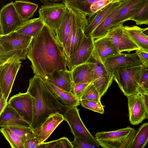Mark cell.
Returning <instances> with one entry per match:
<instances>
[{
	"mask_svg": "<svg viewBox=\"0 0 148 148\" xmlns=\"http://www.w3.org/2000/svg\"><path fill=\"white\" fill-rule=\"evenodd\" d=\"M27 58L34 73L43 79L56 69L68 70L64 48L55 31L45 25L33 38Z\"/></svg>",
	"mask_w": 148,
	"mask_h": 148,
	"instance_id": "6da1fadb",
	"label": "cell"
},
{
	"mask_svg": "<svg viewBox=\"0 0 148 148\" xmlns=\"http://www.w3.org/2000/svg\"><path fill=\"white\" fill-rule=\"evenodd\" d=\"M27 91L32 100L33 119L30 128L34 132L52 114L58 113L63 116L70 108L59 101L45 80L38 75H35L29 79Z\"/></svg>",
	"mask_w": 148,
	"mask_h": 148,
	"instance_id": "7a4b0ae2",
	"label": "cell"
},
{
	"mask_svg": "<svg viewBox=\"0 0 148 148\" xmlns=\"http://www.w3.org/2000/svg\"><path fill=\"white\" fill-rule=\"evenodd\" d=\"M33 38L16 31L0 36V65L12 58L25 60Z\"/></svg>",
	"mask_w": 148,
	"mask_h": 148,
	"instance_id": "3957f363",
	"label": "cell"
},
{
	"mask_svg": "<svg viewBox=\"0 0 148 148\" xmlns=\"http://www.w3.org/2000/svg\"><path fill=\"white\" fill-rule=\"evenodd\" d=\"M144 65L126 66L116 69L113 73V80L126 97L138 92Z\"/></svg>",
	"mask_w": 148,
	"mask_h": 148,
	"instance_id": "277c9868",
	"label": "cell"
},
{
	"mask_svg": "<svg viewBox=\"0 0 148 148\" xmlns=\"http://www.w3.org/2000/svg\"><path fill=\"white\" fill-rule=\"evenodd\" d=\"M71 8L72 11V27L64 49L66 60L75 54L81 44L88 23L87 15L78 10Z\"/></svg>",
	"mask_w": 148,
	"mask_h": 148,
	"instance_id": "5b68a950",
	"label": "cell"
},
{
	"mask_svg": "<svg viewBox=\"0 0 148 148\" xmlns=\"http://www.w3.org/2000/svg\"><path fill=\"white\" fill-rule=\"evenodd\" d=\"M136 133L129 126L118 130L97 132L95 135L99 145L104 148H129Z\"/></svg>",
	"mask_w": 148,
	"mask_h": 148,
	"instance_id": "8992f818",
	"label": "cell"
},
{
	"mask_svg": "<svg viewBox=\"0 0 148 148\" xmlns=\"http://www.w3.org/2000/svg\"><path fill=\"white\" fill-rule=\"evenodd\" d=\"M79 111L77 107L70 108L63 116L64 120L69 124L74 137L80 138L96 147H99L100 145L96 137L90 133L83 123Z\"/></svg>",
	"mask_w": 148,
	"mask_h": 148,
	"instance_id": "52a82bcc",
	"label": "cell"
},
{
	"mask_svg": "<svg viewBox=\"0 0 148 148\" xmlns=\"http://www.w3.org/2000/svg\"><path fill=\"white\" fill-rule=\"evenodd\" d=\"M66 9L63 2L46 3L39 8V17L45 25L55 32L62 23Z\"/></svg>",
	"mask_w": 148,
	"mask_h": 148,
	"instance_id": "ba28073f",
	"label": "cell"
},
{
	"mask_svg": "<svg viewBox=\"0 0 148 148\" xmlns=\"http://www.w3.org/2000/svg\"><path fill=\"white\" fill-rule=\"evenodd\" d=\"M21 63L20 60L12 58L0 65V92L7 101Z\"/></svg>",
	"mask_w": 148,
	"mask_h": 148,
	"instance_id": "9c48e42d",
	"label": "cell"
},
{
	"mask_svg": "<svg viewBox=\"0 0 148 148\" xmlns=\"http://www.w3.org/2000/svg\"><path fill=\"white\" fill-rule=\"evenodd\" d=\"M24 22L21 19L11 2L1 8L0 12V36L16 31Z\"/></svg>",
	"mask_w": 148,
	"mask_h": 148,
	"instance_id": "30bf717a",
	"label": "cell"
},
{
	"mask_svg": "<svg viewBox=\"0 0 148 148\" xmlns=\"http://www.w3.org/2000/svg\"><path fill=\"white\" fill-rule=\"evenodd\" d=\"M105 35L117 47L121 53L123 51L129 53L140 49L129 36L123 24L111 28Z\"/></svg>",
	"mask_w": 148,
	"mask_h": 148,
	"instance_id": "8fae6325",
	"label": "cell"
},
{
	"mask_svg": "<svg viewBox=\"0 0 148 148\" xmlns=\"http://www.w3.org/2000/svg\"><path fill=\"white\" fill-rule=\"evenodd\" d=\"M95 39L91 35L84 36L81 44L75 54L66 60V65L71 71L76 66L93 59Z\"/></svg>",
	"mask_w": 148,
	"mask_h": 148,
	"instance_id": "7c38bea8",
	"label": "cell"
},
{
	"mask_svg": "<svg viewBox=\"0 0 148 148\" xmlns=\"http://www.w3.org/2000/svg\"><path fill=\"white\" fill-rule=\"evenodd\" d=\"M8 103L24 120L31 124L33 116L32 100V96L27 91L13 95Z\"/></svg>",
	"mask_w": 148,
	"mask_h": 148,
	"instance_id": "4fadbf2b",
	"label": "cell"
},
{
	"mask_svg": "<svg viewBox=\"0 0 148 148\" xmlns=\"http://www.w3.org/2000/svg\"><path fill=\"white\" fill-rule=\"evenodd\" d=\"M128 99L129 120L133 125H138L147 119L143 93L138 91L127 97Z\"/></svg>",
	"mask_w": 148,
	"mask_h": 148,
	"instance_id": "5bb4252c",
	"label": "cell"
},
{
	"mask_svg": "<svg viewBox=\"0 0 148 148\" xmlns=\"http://www.w3.org/2000/svg\"><path fill=\"white\" fill-rule=\"evenodd\" d=\"M120 53L117 47L106 35L95 40L92 54L94 60L103 64L106 59Z\"/></svg>",
	"mask_w": 148,
	"mask_h": 148,
	"instance_id": "9a60e30c",
	"label": "cell"
},
{
	"mask_svg": "<svg viewBox=\"0 0 148 148\" xmlns=\"http://www.w3.org/2000/svg\"><path fill=\"white\" fill-rule=\"evenodd\" d=\"M92 60L95 64V77L92 83L98 91L101 98L112 84L113 75L107 70L103 64L93 59Z\"/></svg>",
	"mask_w": 148,
	"mask_h": 148,
	"instance_id": "2e32d148",
	"label": "cell"
},
{
	"mask_svg": "<svg viewBox=\"0 0 148 148\" xmlns=\"http://www.w3.org/2000/svg\"><path fill=\"white\" fill-rule=\"evenodd\" d=\"M103 64L107 70L113 74L116 69L122 66L143 64L135 52L132 53H120L106 59Z\"/></svg>",
	"mask_w": 148,
	"mask_h": 148,
	"instance_id": "e0dca14e",
	"label": "cell"
},
{
	"mask_svg": "<svg viewBox=\"0 0 148 148\" xmlns=\"http://www.w3.org/2000/svg\"><path fill=\"white\" fill-rule=\"evenodd\" d=\"M146 0H129L115 17L112 27L125 22L136 15L143 8Z\"/></svg>",
	"mask_w": 148,
	"mask_h": 148,
	"instance_id": "ac0fdd59",
	"label": "cell"
},
{
	"mask_svg": "<svg viewBox=\"0 0 148 148\" xmlns=\"http://www.w3.org/2000/svg\"><path fill=\"white\" fill-rule=\"evenodd\" d=\"M94 65L91 60L74 67L71 71L73 84L92 83L95 77Z\"/></svg>",
	"mask_w": 148,
	"mask_h": 148,
	"instance_id": "d6986e66",
	"label": "cell"
},
{
	"mask_svg": "<svg viewBox=\"0 0 148 148\" xmlns=\"http://www.w3.org/2000/svg\"><path fill=\"white\" fill-rule=\"evenodd\" d=\"M64 120L63 115L59 113L49 116L40 128L34 132L35 137L41 142H44L49 137L58 125Z\"/></svg>",
	"mask_w": 148,
	"mask_h": 148,
	"instance_id": "ffe728a7",
	"label": "cell"
},
{
	"mask_svg": "<svg viewBox=\"0 0 148 148\" xmlns=\"http://www.w3.org/2000/svg\"><path fill=\"white\" fill-rule=\"evenodd\" d=\"M43 79L62 90L71 92L73 82L71 71L68 70L56 69Z\"/></svg>",
	"mask_w": 148,
	"mask_h": 148,
	"instance_id": "44dd1931",
	"label": "cell"
},
{
	"mask_svg": "<svg viewBox=\"0 0 148 148\" xmlns=\"http://www.w3.org/2000/svg\"><path fill=\"white\" fill-rule=\"evenodd\" d=\"M30 124L24 120L17 112L7 104L0 114V127H1L19 126L30 127Z\"/></svg>",
	"mask_w": 148,
	"mask_h": 148,
	"instance_id": "7402d4cb",
	"label": "cell"
},
{
	"mask_svg": "<svg viewBox=\"0 0 148 148\" xmlns=\"http://www.w3.org/2000/svg\"><path fill=\"white\" fill-rule=\"evenodd\" d=\"M121 2H113L95 13L88 20V25L85 30V35L91 36L95 29L121 3Z\"/></svg>",
	"mask_w": 148,
	"mask_h": 148,
	"instance_id": "603a6c76",
	"label": "cell"
},
{
	"mask_svg": "<svg viewBox=\"0 0 148 148\" xmlns=\"http://www.w3.org/2000/svg\"><path fill=\"white\" fill-rule=\"evenodd\" d=\"M45 81L48 87L61 103L70 108L77 107L80 105L79 100L71 92L62 90L47 81Z\"/></svg>",
	"mask_w": 148,
	"mask_h": 148,
	"instance_id": "cb8c5ba5",
	"label": "cell"
},
{
	"mask_svg": "<svg viewBox=\"0 0 148 148\" xmlns=\"http://www.w3.org/2000/svg\"><path fill=\"white\" fill-rule=\"evenodd\" d=\"M129 0L121 3L93 31L91 36L95 39L105 36L108 29L112 27V23L115 17Z\"/></svg>",
	"mask_w": 148,
	"mask_h": 148,
	"instance_id": "d4e9b609",
	"label": "cell"
},
{
	"mask_svg": "<svg viewBox=\"0 0 148 148\" xmlns=\"http://www.w3.org/2000/svg\"><path fill=\"white\" fill-rule=\"evenodd\" d=\"M63 20L59 28L55 32L58 38L64 49L70 34L72 24L71 9L67 7Z\"/></svg>",
	"mask_w": 148,
	"mask_h": 148,
	"instance_id": "484cf974",
	"label": "cell"
},
{
	"mask_svg": "<svg viewBox=\"0 0 148 148\" xmlns=\"http://www.w3.org/2000/svg\"><path fill=\"white\" fill-rule=\"evenodd\" d=\"M14 8L23 22L32 17L38 7V5L28 0H17L13 2Z\"/></svg>",
	"mask_w": 148,
	"mask_h": 148,
	"instance_id": "4316f807",
	"label": "cell"
},
{
	"mask_svg": "<svg viewBox=\"0 0 148 148\" xmlns=\"http://www.w3.org/2000/svg\"><path fill=\"white\" fill-rule=\"evenodd\" d=\"M45 25L43 21L39 17L24 22L16 32L33 37L40 31Z\"/></svg>",
	"mask_w": 148,
	"mask_h": 148,
	"instance_id": "83f0119b",
	"label": "cell"
},
{
	"mask_svg": "<svg viewBox=\"0 0 148 148\" xmlns=\"http://www.w3.org/2000/svg\"><path fill=\"white\" fill-rule=\"evenodd\" d=\"M129 36L140 48L148 53V36L142 32L143 28L136 25L124 26Z\"/></svg>",
	"mask_w": 148,
	"mask_h": 148,
	"instance_id": "f1b7e54d",
	"label": "cell"
},
{
	"mask_svg": "<svg viewBox=\"0 0 148 148\" xmlns=\"http://www.w3.org/2000/svg\"><path fill=\"white\" fill-rule=\"evenodd\" d=\"M97 0H63L67 7L80 11L88 16V20L94 15L91 10L92 5Z\"/></svg>",
	"mask_w": 148,
	"mask_h": 148,
	"instance_id": "f546056e",
	"label": "cell"
},
{
	"mask_svg": "<svg viewBox=\"0 0 148 148\" xmlns=\"http://www.w3.org/2000/svg\"><path fill=\"white\" fill-rule=\"evenodd\" d=\"M148 142V123L142 124L136 133L129 148H143Z\"/></svg>",
	"mask_w": 148,
	"mask_h": 148,
	"instance_id": "4dcf8cb0",
	"label": "cell"
},
{
	"mask_svg": "<svg viewBox=\"0 0 148 148\" xmlns=\"http://www.w3.org/2000/svg\"><path fill=\"white\" fill-rule=\"evenodd\" d=\"M1 132L12 148H24V143L19 136L7 127H1Z\"/></svg>",
	"mask_w": 148,
	"mask_h": 148,
	"instance_id": "1f68e13d",
	"label": "cell"
},
{
	"mask_svg": "<svg viewBox=\"0 0 148 148\" xmlns=\"http://www.w3.org/2000/svg\"><path fill=\"white\" fill-rule=\"evenodd\" d=\"M37 148H73L72 142L64 137L49 142L41 143Z\"/></svg>",
	"mask_w": 148,
	"mask_h": 148,
	"instance_id": "d6a6232c",
	"label": "cell"
},
{
	"mask_svg": "<svg viewBox=\"0 0 148 148\" xmlns=\"http://www.w3.org/2000/svg\"><path fill=\"white\" fill-rule=\"evenodd\" d=\"M6 127L20 137L24 143L27 140L35 137L34 131L30 127L19 126Z\"/></svg>",
	"mask_w": 148,
	"mask_h": 148,
	"instance_id": "836d02e7",
	"label": "cell"
},
{
	"mask_svg": "<svg viewBox=\"0 0 148 148\" xmlns=\"http://www.w3.org/2000/svg\"><path fill=\"white\" fill-rule=\"evenodd\" d=\"M101 98L98 91L92 83L86 88L79 100L100 101Z\"/></svg>",
	"mask_w": 148,
	"mask_h": 148,
	"instance_id": "e575fe53",
	"label": "cell"
},
{
	"mask_svg": "<svg viewBox=\"0 0 148 148\" xmlns=\"http://www.w3.org/2000/svg\"><path fill=\"white\" fill-rule=\"evenodd\" d=\"M79 102L82 106L85 108L102 114L104 112V106L102 104L101 101L81 99Z\"/></svg>",
	"mask_w": 148,
	"mask_h": 148,
	"instance_id": "d590c367",
	"label": "cell"
},
{
	"mask_svg": "<svg viewBox=\"0 0 148 148\" xmlns=\"http://www.w3.org/2000/svg\"><path fill=\"white\" fill-rule=\"evenodd\" d=\"M129 20L135 21L137 25H148V0H146L143 8L136 15Z\"/></svg>",
	"mask_w": 148,
	"mask_h": 148,
	"instance_id": "8d00e7d4",
	"label": "cell"
},
{
	"mask_svg": "<svg viewBox=\"0 0 148 148\" xmlns=\"http://www.w3.org/2000/svg\"><path fill=\"white\" fill-rule=\"evenodd\" d=\"M138 91L148 93V68L144 66L140 79Z\"/></svg>",
	"mask_w": 148,
	"mask_h": 148,
	"instance_id": "74e56055",
	"label": "cell"
},
{
	"mask_svg": "<svg viewBox=\"0 0 148 148\" xmlns=\"http://www.w3.org/2000/svg\"><path fill=\"white\" fill-rule=\"evenodd\" d=\"M91 83H78L73 84L71 92L79 100L83 93Z\"/></svg>",
	"mask_w": 148,
	"mask_h": 148,
	"instance_id": "f35d334b",
	"label": "cell"
},
{
	"mask_svg": "<svg viewBox=\"0 0 148 148\" xmlns=\"http://www.w3.org/2000/svg\"><path fill=\"white\" fill-rule=\"evenodd\" d=\"M71 142L73 148H94L96 147L94 145L76 137H74L73 141Z\"/></svg>",
	"mask_w": 148,
	"mask_h": 148,
	"instance_id": "ab89813d",
	"label": "cell"
},
{
	"mask_svg": "<svg viewBox=\"0 0 148 148\" xmlns=\"http://www.w3.org/2000/svg\"><path fill=\"white\" fill-rule=\"evenodd\" d=\"M136 52L141 61L143 65L148 68V53L140 49L136 50Z\"/></svg>",
	"mask_w": 148,
	"mask_h": 148,
	"instance_id": "60d3db41",
	"label": "cell"
},
{
	"mask_svg": "<svg viewBox=\"0 0 148 148\" xmlns=\"http://www.w3.org/2000/svg\"><path fill=\"white\" fill-rule=\"evenodd\" d=\"M41 143L40 141L35 137L27 140L24 144V148H37Z\"/></svg>",
	"mask_w": 148,
	"mask_h": 148,
	"instance_id": "b9f144b4",
	"label": "cell"
},
{
	"mask_svg": "<svg viewBox=\"0 0 148 148\" xmlns=\"http://www.w3.org/2000/svg\"><path fill=\"white\" fill-rule=\"evenodd\" d=\"M7 101L3 97L1 92L0 93V114L3 112L7 104Z\"/></svg>",
	"mask_w": 148,
	"mask_h": 148,
	"instance_id": "7bdbcfd3",
	"label": "cell"
},
{
	"mask_svg": "<svg viewBox=\"0 0 148 148\" xmlns=\"http://www.w3.org/2000/svg\"><path fill=\"white\" fill-rule=\"evenodd\" d=\"M143 97L148 119V93H143Z\"/></svg>",
	"mask_w": 148,
	"mask_h": 148,
	"instance_id": "ee69618b",
	"label": "cell"
},
{
	"mask_svg": "<svg viewBox=\"0 0 148 148\" xmlns=\"http://www.w3.org/2000/svg\"><path fill=\"white\" fill-rule=\"evenodd\" d=\"M63 0H40L43 3H45L48 2H51L52 3H59L60 1Z\"/></svg>",
	"mask_w": 148,
	"mask_h": 148,
	"instance_id": "f6af8a7d",
	"label": "cell"
},
{
	"mask_svg": "<svg viewBox=\"0 0 148 148\" xmlns=\"http://www.w3.org/2000/svg\"><path fill=\"white\" fill-rule=\"evenodd\" d=\"M142 32L143 33L148 36V27L143 29Z\"/></svg>",
	"mask_w": 148,
	"mask_h": 148,
	"instance_id": "bcb514c9",
	"label": "cell"
},
{
	"mask_svg": "<svg viewBox=\"0 0 148 148\" xmlns=\"http://www.w3.org/2000/svg\"><path fill=\"white\" fill-rule=\"evenodd\" d=\"M115 2H121L123 1H125L127 0H112Z\"/></svg>",
	"mask_w": 148,
	"mask_h": 148,
	"instance_id": "7dc6e473",
	"label": "cell"
}]
</instances>
